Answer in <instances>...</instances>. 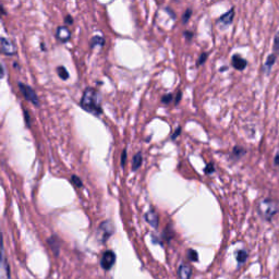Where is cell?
I'll use <instances>...</instances> for the list:
<instances>
[{
    "label": "cell",
    "instance_id": "6da1fadb",
    "mask_svg": "<svg viewBox=\"0 0 279 279\" xmlns=\"http://www.w3.org/2000/svg\"><path fill=\"white\" fill-rule=\"evenodd\" d=\"M80 106L83 110L92 113L94 116H100L102 113V108L97 90L94 88L85 89L81 101H80Z\"/></svg>",
    "mask_w": 279,
    "mask_h": 279
},
{
    "label": "cell",
    "instance_id": "7a4b0ae2",
    "mask_svg": "<svg viewBox=\"0 0 279 279\" xmlns=\"http://www.w3.org/2000/svg\"><path fill=\"white\" fill-rule=\"evenodd\" d=\"M18 85H19L20 92L22 93V95L24 96V98H25L27 101L32 102V104H33L34 106L39 107V98H38L37 94L35 93V91H34V90L30 87V85L24 84V83H22V82H19Z\"/></svg>",
    "mask_w": 279,
    "mask_h": 279
},
{
    "label": "cell",
    "instance_id": "3957f363",
    "mask_svg": "<svg viewBox=\"0 0 279 279\" xmlns=\"http://www.w3.org/2000/svg\"><path fill=\"white\" fill-rule=\"evenodd\" d=\"M113 230H115V227H113V225L110 223L109 220L102 221V223L98 227V238H99V240L102 243H105L108 240V239H109L112 236Z\"/></svg>",
    "mask_w": 279,
    "mask_h": 279
},
{
    "label": "cell",
    "instance_id": "277c9868",
    "mask_svg": "<svg viewBox=\"0 0 279 279\" xmlns=\"http://www.w3.org/2000/svg\"><path fill=\"white\" fill-rule=\"evenodd\" d=\"M0 42H1V51L3 55L15 56L18 54V48H16L15 44L12 41H10L9 38L1 37Z\"/></svg>",
    "mask_w": 279,
    "mask_h": 279
},
{
    "label": "cell",
    "instance_id": "5b68a950",
    "mask_svg": "<svg viewBox=\"0 0 279 279\" xmlns=\"http://www.w3.org/2000/svg\"><path fill=\"white\" fill-rule=\"evenodd\" d=\"M115 262H116V254L112 251H106L101 256L100 266L102 267V270L109 271L111 270L113 264H115Z\"/></svg>",
    "mask_w": 279,
    "mask_h": 279
},
{
    "label": "cell",
    "instance_id": "8992f818",
    "mask_svg": "<svg viewBox=\"0 0 279 279\" xmlns=\"http://www.w3.org/2000/svg\"><path fill=\"white\" fill-rule=\"evenodd\" d=\"M56 36L58 38V41L61 43H67L71 37V32L67 26H59L57 28Z\"/></svg>",
    "mask_w": 279,
    "mask_h": 279
},
{
    "label": "cell",
    "instance_id": "52a82bcc",
    "mask_svg": "<svg viewBox=\"0 0 279 279\" xmlns=\"http://www.w3.org/2000/svg\"><path fill=\"white\" fill-rule=\"evenodd\" d=\"M145 220L153 227V228H155V229L158 228L159 217H158L157 213H156L155 210H154L153 208L150 209L149 212H147V213L145 214Z\"/></svg>",
    "mask_w": 279,
    "mask_h": 279
},
{
    "label": "cell",
    "instance_id": "ba28073f",
    "mask_svg": "<svg viewBox=\"0 0 279 279\" xmlns=\"http://www.w3.org/2000/svg\"><path fill=\"white\" fill-rule=\"evenodd\" d=\"M179 279H191L192 269L189 264H181L178 269Z\"/></svg>",
    "mask_w": 279,
    "mask_h": 279
},
{
    "label": "cell",
    "instance_id": "9c48e42d",
    "mask_svg": "<svg viewBox=\"0 0 279 279\" xmlns=\"http://www.w3.org/2000/svg\"><path fill=\"white\" fill-rule=\"evenodd\" d=\"M47 243L49 244L51 251L55 253L56 256H58L59 252H60V240H59V238L55 236V235L51 236V237L48 238Z\"/></svg>",
    "mask_w": 279,
    "mask_h": 279
},
{
    "label": "cell",
    "instance_id": "30bf717a",
    "mask_svg": "<svg viewBox=\"0 0 279 279\" xmlns=\"http://www.w3.org/2000/svg\"><path fill=\"white\" fill-rule=\"evenodd\" d=\"M231 62H232L233 68H235V69H237V70H243L248 65L247 60L243 59L242 57L239 56V55L233 56L232 59H231Z\"/></svg>",
    "mask_w": 279,
    "mask_h": 279
},
{
    "label": "cell",
    "instance_id": "8fae6325",
    "mask_svg": "<svg viewBox=\"0 0 279 279\" xmlns=\"http://www.w3.org/2000/svg\"><path fill=\"white\" fill-rule=\"evenodd\" d=\"M233 16H235V9L231 8L228 12H226L225 14H223L220 16L219 19V23H223L225 25H228L231 24L232 21H233Z\"/></svg>",
    "mask_w": 279,
    "mask_h": 279
},
{
    "label": "cell",
    "instance_id": "7c38bea8",
    "mask_svg": "<svg viewBox=\"0 0 279 279\" xmlns=\"http://www.w3.org/2000/svg\"><path fill=\"white\" fill-rule=\"evenodd\" d=\"M1 270H2L1 279H10V269L7 263V260H5L3 248H2V258H1Z\"/></svg>",
    "mask_w": 279,
    "mask_h": 279
},
{
    "label": "cell",
    "instance_id": "4fadbf2b",
    "mask_svg": "<svg viewBox=\"0 0 279 279\" xmlns=\"http://www.w3.org/2000/svg\"><path fill=\"white\" fill-rule=\"evenodd\" d=\"M142 162H143V156H142V153L141 152L136 153L132 158V170H133V172H136V170H138L142 166Z\"/></svg>",
    "mask_w": 279,
    "mask_h": 279
},
{
    "label": "cell",
    "instance_id": "5bb4252c",
    "mask_svg": "<svg viewBox=\"0 0 279 279\" xmlns=\"http://www.w3.org/2000/svg\"><path fill=\"white\" fill-rule=\"evenodd\" d=\"M104 45H105V38L104 37L96 35L92 39H91V47H92V48H94L95 46L102 47Z\"/></svg>",
    "mask_w": 279,
    "mask_h": 279
},
{
    "label": "cell",
    "instance_id": "9a60e30c",
    "mask_svg": "<svg viewBox=\"0 0 279 279\" xmlns=\"http://www.w3.org/2000/svg\"><path fill=\"white\" fill-rule=\"evenodd\" d=\"M57 73H58L59 78L64 80V81H66V80H68V79H69V77H70L69 76V72L67 71V69H66L64 66H60V67L57 68Z\"/></svg>",
    "mask_w": 279,
    "mask_h": 279
},
{
    "label": "cell",
    "instance_id": "2e32d148",
    "mask_svg": "<svg viewBox=\"0 0 279 279\" xmlns=\"http://www.w3.org/2000/svg\"><path fill=\"white\" fill-rule=\"evenodd\" d=\"M248 258V253L247 251H244V250H240V251L237 252V261L239 264H243L244 262L247 261Z\"/></svg>",
    "mask_w": 279,
    "mask_h": 279
},
{
    "label": "cell",
    "instance_id": "e0dca14e",
    "mask_svg": "<svg viewBox=\"0 0 279 279\" xmlns=\"http://www.w3.org/2000/svg\"><path fill=\"white\" fill-rule=\"evenodd\" d=\"M191 16H192V9H190V8L186 9V12L184 13V15H182V23L186 24L187 22H189Z\"/></svg>",
    "mask_w": 279,
    "mask_h": 279
},
{
    "label": "cell",
    "instance_id": "ac0fdd59",
    "mask_svg": "<svg viewBox=\"0 0 279 279\" xmlns=\"http://www.w3.org/2000/svg\"><path fill=\"white\" fill-rule=\"evenodd\" d=\"M187 258H189L192 262H196L198 259V254L197 252L195 251V250H193V249H190L189 251H187Z\"/></svg>",
    "mask_w": 279,
    "mask_h": 279
},
{
    "label": "cell",
    "instance_id": "d6986e66",
    "mask_svg": "<svg viewBox=\"0 0 279 279\" xmlns=\"http://www.w3.org/2000/svg\"><path fill=\"white\" fill-rule=\"evenodd\" d=\"M71 182L73 185H75L77 187H82L83 186V182H82V180L80 179L78 176H76V175H73L72 177H71Z\"/></svg>",
    "mask_w": 279,
    "mask_h": 279
},
{
    "label": "cell",
    "instance_id": "ffe728a7",
    "mask_svg": "<svg viewBox=\"0 0 279 279\" xmlns=\"http://www.w3.org/2000/svg\"><path fill=\"white\" fill-rule=\"evenodd\" d=\"M207 57H208V54H207V53H202L201 56L198 57L197 62H196V66H197V67H200V66L204 65V64H205V61H206V59H207Z\"/></svg>",
    "mask_w": 279,
    "mask_h": 279
},
{
    "label": "cell",
    "instance_id": "44dd1931",
    "mask_svg": "<svg viewBox=\"0 0 279 279\" xmlns=\"http://www.w3.org/2000/svg\"><path fill=\"white\" fill-rule=\"evenodd\" d=\"M173 100H174V95L173 94H166L162 97V102L165 105L170 104V102H172Z\"/></svg>",
    "mask_w": 279,
    "mask_h": 279
},
{
    "label": "cell",
    "instance_id": "7402d4cb",
    "mask_svg": "<svg viewBox=\"0 0 279 279\" xmlns=\"http://www.w3.org/2000/svg\"><path fill=\"white\" fill-rule=\"evenodd\" d=\"M215 172V167H214V164L212 163H209L206 165V167L204 168V173L208 175V174H213Z\"/></svg>",
    "mask_w": 279,
    "mask_h": 279
},
{
    "label": "cell",
    "instance_id": "603a6c76",
    "mask_svg": "<svg viewBox=\"0 0 279 279\" xmlns=\"http://www.w3.org/2000/svg\"><path fill=\"white\" fill-rule=\"evenodd\" d=\"M23 115H24V120H25V124L27 128H31V118H30V113H28L27 110L23 109Z\"/></svg>",
    "mask_w": 279,
    "mask_h": 279
},
{
    "label": "cell",
    "instance_id": "cb8c5ba5",
    "mask_svg": "<svg viewBox=\"0 0 279 279\" xmlns=\"http://www.w3.org/2000/svg\"><path fill=\"white\" fill-rule=\"evenodd\" d=\"M126 162H127V150H123L122 154H121V166H122V168H124V166H126Z\"/></svg>",
    "mask_w": 279,
    "mask_h": 279
},
{
    "label": "cell",
    "instance_id": "d4e9b609",
    "mask_svg": "<svg viewBox=\"0 0 279 279\" xmlns=\"http://www.w3.org/2000/svg\"><path fill=\"white\" fill-rule=\"evenodd\" d=\"M274 61H275V56H270L269 58H267V61H266L267 68H271V66L274 64Z\"/></svg>",
    "mask_w": 279,
    "mask_h": 279
},
{
    "label": "cell",
    "instance_id": "484cf974",
    "mask_svg": "<svg viewBox=\"0 0 279 279\" xmlns=\"http://www.w3.org/2000/svg\"><path fill=\"white\" fill-rule=\"evenodd\" d=\"M274 50L275 53L279 55V34L276 36L275 38V44H274Z\"/></svg>",
    "mask_w": 279,
    "mask_h": 279
},
{
    "label": "cell",
    "instance_id": "4316f807",
    "mask_svg": "<svg viewBox=\"0 0 279 279\" xmlns=\"http://www.w3.org/2000/svg\"><path fill=\"white\" fill-rule=\"evenodd\" d=\"M184 35H185V37L186 38V41H187V42H190L191 39L193 38V33H192L191 31H186V32H184Z\"/></svg>",
    "mask_w": 279,
    "mask_h": 279
},
{
    "label": "cell",
    "instance_id": "83f0119b",
    "mask_svg": "<svg viewBox=\"0 0 279 279\" xmlns=\"http://www.w3.org/2000/svg\"><path fill=\"white\" fill-rule=\"evenodd\" d=\"M65 23L67 25H71L73 24V19H72V16L71 15H67L66 18H65Z\"/></svg>",
    "mask_w": 279,
    "mask_h": 279
},
{
    "label": "cell",
    "instance_id": "f1b7e54d",
    "mask_svg": "<svg viewBox=\"0 0 279 279\" xmlns=\"http://www.w3.org/2000/svg\"><path fill=\"white\" fill-rule=\"evenodd\" d=\"M181 97H182V93H181V91H178L177 95H176V101H175V104H176V105L179 104V101L181 100Z\"/></svg>",
    "mask_w": 279,
    "mask_h": 279
},
{
    "label": "cell",
    "instance_id": "f546056e",
    "mask_svg": "<svg viewBox=\"0 0 279 279\" xmlns=\"http://www.w3.org/2000/svg\"><path fill=\"white\" fill-rule=\"evenodd\" d=\"M180 132H181V128L180 127H178V129L176 130V132L173 134V136H172V139L173 140H175V139H177L178 138V135L180 134Z\"/></svg>",
    "mask_w": 279,
    "mask_h": 279
},
{
    "label": "cell",
    "instance_id": "4dcf8cb0",
    "mask_svg": "<svg viewBox=\"0 0 279 279\" xmlns=\"http://www.w3.org/2000/svg\"><path fill=\"white\" fill-rule=\"evenodd\" d=\"M165 10H166V11H167V12H168V13H169L170 15H172V18H173V19H176V13H174V12H173V11H172V10H170V8H166V9H165Z\"/></svg>",
    "mask_w": 279,
    "mask_h": 279
},
{
    "label": "cell",
    "instance_id": "1f68e13d",
    "mask_svg": "<svg viewBox=\"0 0 279 279\" xmlns=\"http://www.w3.org/2000/svg\"><path fill=\"white\" fill-rule=\"evenodd\" d=\"M41 47H42V49H44V50L46 49V47H45V45H44V44H42V45H41Z\"/></svg>",
    "mask_w": 279,
    "mask_h": 279
},
{
    "label": "cell",
    "instance_id": "d6a6232c",
    "mask_svg": "<svg viewBox=\"0 0 279 279\" xmlns=\"http://www.w3.org/2000/svg\"><path fill=\"white\" fill-rule=\"evenodd\" d=\"M276 163H277V164H279V156L276 158Z\"/></svg>",
    "mask_w": 279,
    "mask_h": 279
}]
</instances>
